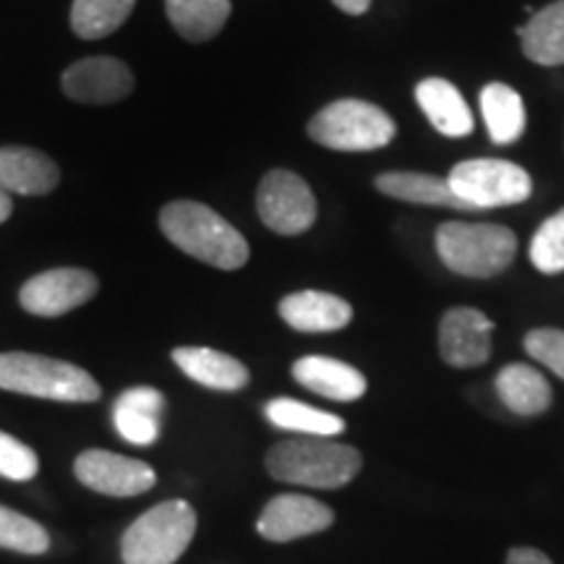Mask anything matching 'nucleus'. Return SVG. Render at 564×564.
Returning <instances> with one entry per match:
<instances>
[{"label": "nucleus", "mask_w": 564, "mask_h": 564, "mask_svg": "<svg viewBox=\"0 0 564 564\" xmlns=\"http://www.w3.org/2000/svg\"><path fill=\"white\" fill-rule=\"evenodd\" d=\"M335 523V512L319 499L303 497V494H280L267 502L259 514L257 531L267 541L274 544H288V541L303 539L327 531Z\"/></svg>", "instance_id": "9b49d317"}, {"label": "nucleus", "mask_w": 564, "mask_h": 564, "mask_svg": "<svg viewBox=\"0 0 564 564\" xmlns=\"http://www.w3.org/2000/svg\"><path fill=\"white\" fill-rule=\"evenodd\" d=\"M280 316L299 333H337L350 324L352 306L340 295L301 291L280 301Z\"/></svg>", "instance_id": "4468645a"}, {"label": "nucleus", "mask_w": 564, "mask_h": 564, "mask_svg": "<svg viewBox=\"0 0 564 564\" xmlns=\"http://www.w3.org/2000/svg\"><path fill=\"white\" fill-rule=\"evenodd\" d=\"M267 470L282 484L308 489H340L361 470V453L327 436H299L278 442L267 453Z\"/></svg>", "instance_id": "f03ea898"}, {"label": "nucleus", "mask_w": 564, "mask_h": 564, "mask_svg": "<svg viewBox=\"0 0 564 564\" xmlns=\"http://www.w3.org/2000/svg\"><path fill=\"white\" fill-rule=\"evenodd\" d=\"M531 262L539 272H564V209L541 223L531 241Z\"/></svg>", "instance_id": "cd10ccee"}, {"label": "nucleus", "mask_w": 564, "mask_h": 564, "mask_svg": "<svg viewBox=\"0 0 564 564\" xmlns=\"http://www.w3.org/2000/svg\"><path fill=\"white\" fill-rule=\"evenodd\" d=\"M61 183L58 165L45 152L30 147H3L0 150V188L9 194L42 196Z\"/></svg>", "instance_id": "2eb2a0df"}, {"label": "nucleus", "mask_w": 564, "mask_h": 564, "mask_svg": "<svg viewBox=\"0 0 564 564\" xmlns=\"http://www.w3.org/2000/svg\"><path fill=\"white\" fill-rule=\"evenodd\" d=\"M528 356L552 369L556 377L564 379V329L541 327L525 335Z\"/></svg>", "instance_id": "c756f323"}, {"label": "nucleus", "mask_w": 564, "mask_h": 564, "mask_svg": "<svg viewBox=\"0 0 564 564\" xmlns=\"http://www.w3.org/2000/svg\"><path fill=\"white\" fill-rule=\"evenodd\" d=\"M133 89V74L123 61L84 58L63 74V91L70 100L84 105H112L129 97Z\"/></svg>", "instance_id": "ddd939ff"}, {"label": "nucleus", "mask_w": 564, "mask_h": 564, "mask_svg": "<svg viewBox=\"0 0 564 564\" xmlns=\"http://www.w3.org/2000/svg\"><path fill=\"white\" fill-rule=\"evenodd\" d=\"M0 390L61 403H95L102 394L79 366L34 352H0Z\"/></svg>", "instance_id": "20e7f679"}, {"label": "nucleus", "mask_w": 564, "mask_h": 564, "mask_svg": "<svg viewBox=\"0 0 564 564\" xmlns=\"http://www.w3.org/2000/svg\"><path fill=\"white\" fill-rule=\"evenodd\" d=\"M264 413L270 423H274L278 429H285V432L306 436H337L345 432V421L340 415L319 411V408L299 403V400L291 398L272 400Z\"/></svg>", "instance_id": "393cba45"}, {"label": "nucleus", "mask_w": 564, "mask_h": 564, "mask_svg": "<svg viewBox=\"0 0 564 564\" xmlns=\"http://www.w3.org/2000/svg\"><path fill=\"white\" fill-rule=\"evenodd\" d=\"M257 212L267 228L280 236H301L316 220V199L301 175L272 171L259 183Z\"/></svg>", "instance_id": "6e6552de"}, {"label": "nucleus", "mask_w": 564, "mask_h": 564, "mask_svg": "<svg viewBox=\"0 0 564 564\" xmlns=\"http://www.w3.org/2000/svg\"><path fill=\"white\" fill-rule=\"evenodd\" d=\"M394 133V121L382 108L356 97L327 105L308 121V137L337 152L382 150Z\"/></svg>", "instance_id": "423d86ee"}, {"label": "nucleus", "mask_w": 564, "mask_h": 564, "mask_svg": "<svg viewBox=\"0 0 564 564\" xmlns=\"http://www.w3.org/2000/svg\"><path fill=\"white\" fill-rule=\"evenodd\" d=\"M160 230L173 246L217 270H241L249 262V243L225 217L202 202H171L160 212Z\"/></svg>", "instance_id": "f257e3e1"}, {"label": "nucleus", "mask_w": 564, "mask_h": 564, "mask_svg": "<svg viewBox=\"0 0 564 564\" xmlns=\"http://www.w3.org/2000/svg\"><path fill=\"white\" fill-rule=\"evenodd\" d=\"M523 53L539 66H564V0L535 11L525 26H518Z\"/></svg>", "instance_id": "4be33fe9"}, {"label": "nucleus", "mask_w": 564, "mask_h": 564, "mask_svg": "<svg viewBox=\"0 0 564 564\" xmlns=\"http://www.w3.org/2000/svg\"><path fill=\"white\" fill-rule=\"evenodd\" d=\"M162 413H165V398L158 390H152V387H133V390H126L116 400L112 421H116L118 434L126 442L137 444V447H147V444L158 442Z\"/></svg>", "instance_id": "a211bd4d"}, {"label": "nucleus", "mask_w": 564, "mask_h": 564, "mask_svg": "<svg viewBox=\"0 0 564 564\" xmlns=\"http://www.w3.org/2000/svg\"><path fill=\"white\" fill-rule=\"evenodd\" d=\"M40 460L32 447L19 442L17 436L0 432V476L11 481H30L37 476Z\"/></svg>", "instance_id": "c85d7f7f"}, {"label": "nucleus", "mask_w": 564, "mask_h": 564, "mask_svg": "<svg viewBox=\"0 0 564 564\" xmlns=\"http://www.w3.org/2000/svg\"><path fill=\"white\" fill-rule=\"evenodd\" d=\"M11 212H13V202H11V194L9 192H3V188H0V223H6L11 217Z\"/></svg>", "instance_id": "473e14b6"}, {"label": "nucleus", "mask_w": 564, "mask_h": 564, "mask_svg": "<svg viewBox=\"0 0 564 564\" xmlns=\"http://www.w3.org/2000/svg\"><path fill=\"white\" fill-rule=\"evenodd\" d=\"M293 379L316 394L337 403H352L366 394V377L350 364L327 356H306L293 364Z\"/></svg>", "instance_id": "dca6fc26"}, {"label": "nucleus", "mask_w": 564, "mask_h": 564, "mask_svg": "<svg viewBox=\"0 0 564 564\" xmlns=\"http://www.w3.org/2000/svg\"><path fill=\"white\" fill-rule=\"evenodd\" d=\"M494 322L470 306L449 308L440 324V352L455 369H474L489 361Z\"/></svg>", "instance_id": "f8f14e48"}, {"label": "nucleus", "mask_w": 564, "mask_h": 564, "mask_svg": "<svg viewBox=\"0 0 564 564\" xmlns=\"http://www.w3.org/2000/svg\"><path fill=\"white\" fill-rule=\"evenodd\" d=\"M373 186H377L382 194L400 202L474 212L463 199H457V194L449 188L447 178H436V175H429V173H405V171L382 173L377 175Z\"/></svg>", "instance_id": "412c9836"}, {"label": "nucleus", "mask_w": 564, "mask_h": 564, "mask_svg": "<svg viewBox=\"0 0 564 564\" xmlns=\"http://www.w3.org/2000/svg\"><path fill=\"white\" fill-rule=\"evenodd\" d=\"M505 564H554V562L549 560L544 552H539V549L514 546L510 549V554H507Z\"/></svg>", "instance_id": "7c9ffc66"}, {"label": "nucleus", "mask_w": 564, "mask_h": 564, "mask_svg": "<svg viewBox=\"0 0 564 564\" xmlns=\"http://www.w3.org/2000/svg\"><path fill=\"white\" fill-rule=\"evenodd\" d=\"M167 19L175 32L188 42L217 37L230 19V0H165Z\"/></svg>", "instance_id": "b1692460"}, {"label": "nucleus", "mask_w": 564, "mask_h": 564, "mask_svg": "<svg viewBox=\"0 0 564 564\" xmlns=\"http://www.w3.org/2000/svg\"><path fill=\"white\" fill-rule=\"evenodd\" d=\"M74 474L87 489L108 497H137L150 491L158 476L147 463L108 449H87L76 457Z\"/></svg>", "instance_id": "9d476101"}, {"label": "nucleus", "mask_w": 564, "mask_h": 564, "mask_svg": "<svg viewBox=\"0 0 564 564\" xmlns=\"http://www.w3.org/2000/svg\"><path fill=\"white\" fill-rule=\"evenodd\" d=\"M415 102L436 131L449 139H463L474 131V112L465 105L453 82L429 76L415 87Z\"/></svg>", "instance_id": "f3484780"}, {"label": "nucleus", "mask_w": 564, "mask_h": 564, "mask_svg": "<svg viewBox=\"0 0 564 564\" xmlns=\"http://www.w3.org/2000/svg\"><path fill=\"white\" fill-rule=\"evenodd\" d=\"M196 533V512L186 499H171L133 520L123 533L126 564H173L186 552Z\"/></svg>", "instance_id": "39448f33"}, {"label": "nucleus", "mask_w": 564, "mask_h": 564, "mask_svg": "<svg viewBox=\"0 0 564 564\" xmlns=\"http://www.w3.org/2000/svg\"><path fill=\"white\" fill-rule=\"evenodd\" d=\"M333 3L340 9L343 13H350V17H361V13L369 11L371 0H333Z\"/></svg>", "instance_id": "2f4dec72"}, {"label": "nucleus", "mask_w": 564, "mask_h": 564, "mask_svg": "<svg viewBox=\"0 0 564 564\" xmlns=\"http://www.w3.org/2000/svg\"><path fill=\"white\" fill-rule=\"evenodd\" d=\"M436 253L449 272L486 280L502 274L518 253V238L505 225L444 223L436 230Z\"/></svg>", "instance_id": "7ed1b4c3"}, {"label": "nucleus", "mask_w": 564, "mask_h": 564, "mask_svg": "<svg viewBox=\"0 0 564 564\" xmlns=\"http://www.w3.org/2000/svg\"><path fill=\"white\" fill-rule=\"evenodd\" d=\"M137 0H74L70 30L82 40H102L129 21Z\"/></svg>", "instance_id": "a878e982"}, {"label": "nucleus", "mask_w": 564, "mask_h": 564, "mask_svg": "<svg viewBox=\"0 0 564 564\" xmlns=\"http://www.w3.org/2000/svg\"><path fill=\"white\" fill-rule=\"evenodd\" d=\"M447 181L457 199H463L470 209L512 207L525 202L533 192L531 175L523 167L497 158L457 162Z\"/></svg>", "instance_id": "0eeeda50"}, {"label": "nucleus", "mask_w": 564, "mask_h": 564, "mask_svg": "<svg viewBox=\"0 0 564 564\" xmlns=\"http://www.w3.org/2000/svg\"><path fill=\"white\" fill-rule=\"evenodd\" d=\"M173 361L188 379L217 392H238L251 379L238 358L212 348H175Z\"/></svg>", "instance_id": "6ab92c4d"}, {"label": "nucleus", "mask_w": 564, "mask_h": 564, "mask_svg": "<svg viewBox=\"0 0 564 564\" xmlns=\"http://www.w3.org/2000/svg\"><path fill=\"white\" fill-rule=\"evenodd\" d=\"M481 112L494 144H512L525 131L523 97L502 82H491L481 89Z\"/></svg>", "instance_id": "5701e85b"}, {"label": "nucleus", "mask_w": 564, "mask_h": 564, "mask_svg": "<svg viewBox=\"0 0 564 564\" xmlns=\"http://www.w3.org/2000/svg\"><path fill=\"white\" fill-rule=\"evenodd\" d=\"M0 546L21 554H45L51 549V535L37 520L0 505Z\"/></svg>", "instance_id": "bb28decb"}, {"label": "nucleus", "mask_w": 564, "mask_h": 564, "mask_svg": "<svg viewBox=\"0 0 564 564\" xmlns=\"http://www.w3.org/2000/svg\"><path fill=\"white\" fill-rule=\"evenodd\" d=\"M497 394L514 415H541L552 405V384L528 364H510L497 373Z\"/></svg>", "instance_id": "aec40b11"}, {"label": "nucleus", "mask_w": 564, "mask_h": 564, "mask_svg": "<svg viewBox=\"0 0 564 564\" xmlns=\"http://www.w3.org/2000/svg\"><path fill=\"white\" fill-rule=\"evenodd\" d=\"M97 288L100 282L89 270L61 267V270H47L26 280L19 301L34 316H63L95 299Z\"/></svg>", "instance_id": "1a4fd4ad"}]
</instances>
